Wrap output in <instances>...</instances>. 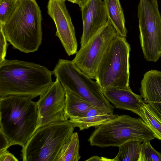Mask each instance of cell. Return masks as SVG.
<instances>
[{"label": "cell", "instance_id": "cell-12", "mask_svg": "<svg viewBox=\"0 0 161 161\" xmlns=\"http://www.w3.org/2000/svg\"><path fill=\"white\" fill-rule=\"evenodd\" d=\"M81 9L83 24L81 47L107 22L108 17L101 0H89Z\"/></svg>", "mask_w": 161, "mask_h": 161}, {"label": "cell", "instance_id": "cell-22", "mask_svg": "<svg viewBox=\"0 0 161 161\" xmlns=\"http://www.w3.org/2000/svg\"><path fill=\"white\" fill-rule=\"evenodd\" d=\"M18 0H0V25L4 24L14 11Z\"/></svg>", "mask_w": 161, "mask_h": 161}, {"label": "cell", "instance_id": "cell-8", "mask_svg": "<svg viewBox=\"0 0 161 161\" xmlns=\"http://www.w3.org/2000/svg\"><path fill=\"white\" fill-rule=\"evenodd\" d=\"M137 16L144 57L156 62L161 55V16L157 0H140Z\"/></svg>", "mask_w": 161, "mask_h": 161}, {"label": "cell", "instance_id": "cell-20", "mask_svg": "<svg viewBox=\"0 0 161 161\" xmlns=\"http://www.w3.org/2000/svg\"><path fill=\"white\" fill-rule=\"evenodd\" d=\"M139 116L155 135L161 140V121L151 111L146 103L142 106Z\"/></svg>", "mask_w": 161, "mask_h": 161}, {"label": "cell", "instance_id": "cell-17", "mask_svg": "<svg viewBox=\"0 0 161 161\" xmlns=\"http://www.w3.org/2000/svg\"><path fill=\"white\" fill-rule=\"evenodd\" d=\"M109 19L119 36L126 37L127 31L125 26V19L119 0H103Z\"/></svg>", "mask_w": 161, "mask_h": 161}, {"label": "cell", "instance_id": "cell-14", "mask_svg": "<svg viewBox=\"0 0 161 161\" xmlns=\"http://www.w3.org/2000/svg\"><path fill=\"white\" fill-rule=\"evenodd\" d=\"M106 98L117 108L128 110L139 115L145 103L141 95L129 89L109 87L103 90Z\"/></svg>", "mask_w": 161, "mask_h": 161}, {"label": "cell", "instance_id": "cell-2", "mask_svg": "<svg viewBox=\"0 0 161 161\" xmlns=\"http://www.w3.org/2000/svg\"><path fill=\"white\" fill-rule=\"evenodd\" d=\"M32 99L18 95L0 97V129L11 146L23 147L36 130L37 108Z\"/></svg>", "mask_w": 161, "mask_h": 161}, {"label": "cell", "instance_id": "cell-5", "mask_svg": "<svg viewBox=\"0 0 161 161\" xmlns=\"http://www.w3.org/2000/svg\"><path fill=\"white\" fill-rule=\"evenodd\" d=\"M75 127L67 120L38 129L21 150L23 161H56L61 149Z\"/></svg>", "mask_w": 161, "mask_h": 161}, {"label": "cell", "instance_id": "cell-3", "mask_svg": "<svg viewBox=\"0 0 161 161\" xmlns=\"http://www.w3.org/2000/svg\"><path fill=\"white\" fill-rule=\"evenodd\" d=\"M41 13L36 0H18L14 13L2 25L14 48L25 53L38 50L42 40Z\"/></svg>", "mask_w": 161, "mask_h": 161}, {"label": "cell", "instance_id": "cell-24", "mask_svg": "<svg viewBox=\"0 0 161 161\" xmlns=\"http://www.w3.org/2000/svg\"><path fill=\"white\" fill-rule=\"evenodd\" d=\"M11 146L8 138L0 129V154L7 150Z\"/></svg>", "mask_w": 161, "mask_h": 161}, {"label": "cell", "instance_id": "cell-18", "mask_svg": "<svg viewBox=\"0 0 161 161\" xmlns=\"http://www.w3.org/2000/svg\"><path fill=\"white\" fill-rule=\"evenodd\" d=\"M79 140L77 132H73L69 139L63 146L56 161H78L79 154Z\"/></svg>", "mask_w": 161, "mask_h": 161}, {"label": "cell", "instance_id": "cell-11", "mask_svg": "<svg viewBox=\"0 0 161 161\" xmlns=\"http://www.w3.org/2000/svg\"><path fill=\"white\" fill-rule=\"evenodd\" d=\"M65 2V0H49L47 12L55 25L56 36L70 56L77 53L78 44L75 28Z\"/></svg>", "mask_w": 161, "mask_h": 161}, {"label": "cell", "instance_id": "cell-21", "mask_svg": "<svg viewBox=\"0 0 161 161\" xmlns=\"http://www.w3.org/2000/svg\"><path fill=\"white\" fill-rule=\"evenodd\" d=\"M138 161H161V153L152 147L150 141L142 143Z\"/></svg>", "mask_w": 161, "mask_h": 161}, {"label": "cell", "instance_id": "cell-23", "mask_svg": "<svg viewBox=\"0 0 161 161\" xmlns=\"http://www.w3.org/2000/svg\"><path fill=\"white\" fill-rule=\"evenodd\" d=\"M7 41L3 26L0 25V64L6 60L5 57L8 47Z\"/></svg>", "mask_w": 161, "mask_h": 161}, {"label": "cell", "instance_id": "cell-16", "mask_svg": "<svg viewBox=\"0 0 161 161\" xmlns=\"http://www.w3.org/2000/svg\"><path fill=\"white\" fill-rule=\"evenodd\" d=\"M64 88L66 92L65 112L68 119L81 116L94 107L76 92Z\"/></svg>", "mask_w": 161, "mask_h": 161}, {"label": "cell", "instance_id": "cell-27", "mask_svg": "<svg viewBox=\"0 0 161 161\" xmlns=\"http://www.w3.org/2000/svg\"><path fill=\"white\" fill-rule=\"evenodd\" d=\"M89 0H76L77 3L81 8Z\"/></svg>", "mask_w": 161, "mask_h": 161}, {"label": "cell", "instance_id": "cell-1", "mask_svg": "<svg viewBox=\"0 0 161 161\" xmlns=\"http://www.w3.org/2000/svg\"><path fill=\"white\" fill-rule=\"evenodd\" d=\"M53 74L46 67L33 62L6 59L0 64V96H40L53 83Z\"/></svg>", "mask_w": 161, "mask_h": 161}, {"label": "cell", "instance_id": "cell-6", "mask_svg": "<svg viewBox=\"0 0 161 161\" xmlns=\"http://www.w3.org/2000/svg\"><path fill=\"white\" fill-rule=\"evenodd\" d=\"M130 46L125 37L118 36L112 41L97 70L96 81L102 89L114 87L130 88Z\"/></svg>", "mask_w": 161, "mask_h": 161}, {"label": "cell", "instance_id": "cell-4", "mask_svg": "<svg viewBox=\"0 0 161 161\" xmlns=\"http://www.w3.org/2000/svg\"><path fill=\"white\" fill-rule=\"evenodd\" d=\"M88 139L90 145L101 147H119L131 140L142 142L154 139V134L141 118L117 115L95 128Z\"/></svg>", "mask_w": 161, "mask_h": 161}, {"label": "cell", "instance_id": "cell-26", "mask_svg": "<svg viewBox=\"0 0 161 161\" xmlns=\"http://www.w3.org/2000/svg\"><path fill=\"white\" fill-rule=\"evenodd\" d=\"M86 161H113V159L107 158L104 157H99L98 156H94L86 160Z\"/></svg>", "mask_w": 161, "mask_h": 161}, {"label": "cell", "instance_id": "cell-13", "mask_svg": "<svg viewBox=\"0 0 161 161\" xmlns=\"http://www.w3.org/2000/svg\"><path fill=\"white\" fill-rule=\"evenodd\" d=\"M140 91L144 103L161 121V71L152 70L146 72Z\"/></svg>", "mask_w": 161, "mask_h": 161}, {"label": "cell", "instance_id": "cell-25", "mask_svg": "<svg viewBox=\"0 0 161 161\" xmlns=\"http://www.w3.org/2000/svg\"><path fill=\"white\" fill-rule=\"evenodd\" d=\"M18 159L13 154L6 150L0 154V161H18Z\"/></svg>", "mask_w": 161, "mask_h": 161}, {"label": "cell", "instance_id": "cell-29", "mask_svg": "<svg viewBox=\"0 0 161 161\" xmlns=\"http://www.w3.org/2000/svg\"><path fill=\"white\" fill-rule=\"evenodd\" d=\"M160 57H161V56H160Z\"/></svg>", "mask_w": 161, "mask_h": 161}, {"label": "cell", "instance_id": "cell-9", "mask_svg": "<svg viewBox=\"0 0 161 161\" xmlns=\"http://www.w3.org/2000/svg\"><path fill=\"white\" fill-rule=\"evenodd\" d=\"M119 36L108 19L107 22L77 52L72 62L92 79H96L99 65L112 40Z\"/></svg>", "mask_w": 161, "mask_h": 161}, {"label": "cell", "instance_id": "cell-15", "mask_svg": "<svg viewBox=\"0 0 161 161\" xmlns=\"http://www.w3.org/2000/svg\"><path fill=\"white\" fill-rule=\"evenodd\" d=\"M116 114L111 115L93 107L82 116L69 119L75 127H78L80 130L91 127L96 128L114 118Z\"/></svg>", "mask_w": 161, "mask_h": 161}, {"label": "cell", "instance_id": "cell-19", "mask_svg": "<svg viewBox=\"0 0 161 161\" xmlns=\"http://www.w3.org/2000/svg\"><path fill=\"white\" fill-rule=\"evenodd\" d=\"M142 142L137 140L127 141L118 147L119 150L113 161H138Z\"/></svg>", "mask_w": 161, "mask_h": 161}, {"label": "cell", "instance_id": "cell-10", "mask_svg": "<svg viewBox=\"0 0 161 161\" xmlns=\"http://www.w3.org/2000/svg\"><path fill=\"white\" fill-rule=\"evenodd\" d=\"M65 94L64 88L56 78L36 102L38 111L36 130L49 124L69 119L65 112Z\"/></svg>", "mask_w": 161, "mask_h": 161}, {"label": "cell", "instance_id": "cell-28", "mask_svg": "<svg viewBox=\"0 0 161 161\" xmlns=\"http://www.w3.org/2000/svg\"><path fill=\"white\" fill-rule=\"evenodd\" d=\"M65 1H67L73 3H77L76 0H65Z\"/></svg>", "mask_w": 161, "mask_h": 161}, {"label": "cell", "instance_id": "cell-7", "mask_svg": "<svg viewBox=\"0 0 161 161\" xmlns=\"http://www.w3.org/2000/svg\"><path fill=\"white\" fill-rule=\"evenodd\" d=\"M52 72L64 88L76 92L104 112L114 114V107L104 96L99 84L81 71L72 60L59 59Z\"/></svg>", "mask_w": 161, "mask_h": 161}]
</instances>
